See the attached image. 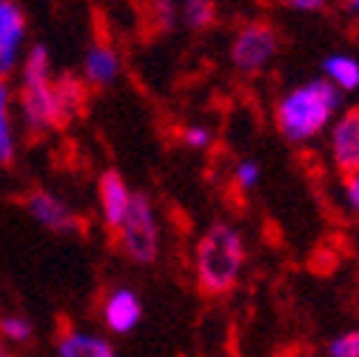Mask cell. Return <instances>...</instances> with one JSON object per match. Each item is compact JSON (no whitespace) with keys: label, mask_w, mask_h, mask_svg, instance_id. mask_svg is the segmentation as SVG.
<instances>
[{"label":"cell","mask_w":359,"mask_h":357,"mask_svg":"<svg viewBox=\"0 0 359 357\" xmlns=\"http://www.w3.org/2000/svg\"><path fill=\"white\" fill-rule=\"evenodd\" d=\"M339 89L323 80H308L283 95L277 103V126L283 138L291 143H308L328 126H334V115L339 109Z\"/></svg>","instance_id":"obj_1"},{"label":"cell","mask_w":359,"mask_h":357,"mask_svg":"<svg viewBox=\"0 0 359 357\" xmlns=\"http://www.w3.org/2000/svg\"><path fill=\"white\" fill-rule=\"evenodd\" d=\"M245 263V240L229 223H211L194 246L197 283L205 294H226L237 286Z\"/></svg>","instance_id":"obj_2"},{"label":"cell","mask_w":359,"mask_h":357,"mask_svg":"<svg viewBox=\"0 0 359 357\" xmlns=\"http://www.w3.org/2000/svg\"><path fill=\"white\" fill-rule=\"evenodd\" d=\"M20 115H23V123L29 126V131H34V135L69 123L60 103H57L55 77H52V58H49V49L43 46V43H34L23 58Z\"/></svg>","instance_id":"obj_3"},{"label":"cell","mask_w":359,"mask_h":357,"mask_svg":"<svg viewBox=\"0 0 359 357\" xmlns=\"http://www.w3.org/2000/svg\"><path fill=\"white\" fill-rule=\"evenodd\" d=\"M117 246L131 263H140V266H149L160 257V226H157L151 200L140 192H134L131 209L123 220V226L117 229Z\"/></svg>","instance_id":"obj_4"},{"label":"cell","mask_w":359,"mask_h":357,"mask_svg":"<svg viewBox=\"0 0 359 357\" xmlns=\"http://www.w3.org/2000/svg\"><path fill=\"white\" fill-rule=\"evenodd\" d=\"M277 52H280V34L271 23H265V20L245 23L237 32L234 43H231V60L245 74L262 72L277 58Z\"/></svg>","instance_id":"obj_5"},{"label":"cell","mask_w":359,"mask_h":357,"mask_svg":"<svg viewBox=\"0 0 359 357\" xmlns=\"http://www.w3.org/2000/svg\"><path fill=\"white\" fill-rule=\"evenodd\" d=\"M26 40V15L12 0H0V83L18 66V55Z\"/></svg>","instance_id":"obj_6"},{"label":"cell","mask_w":359,"mask_h":357,"mask_svg":"<svg viewBox=\"0 0 359 357\" xmlns=\"http://www.w3.org/2000/svg\"><path fill=\"white\" fill-rule=\"evenodd\" d=\"M331 157L334 166L351 177L359 174V109L345 112L331 126Z\"/></svg>","instance_id":"obj_7"},{"label":"cell","mask_w":359,"mask_h":357,"mask_svg":"<svg viewBox=\"0 0 359 357\" xmlns=\"http://www.w3.org/2000/svg\"><path fill=\"white\" fill-rule=\"evenodd\" d=\"M26 209H29V214L40 223V226H46V229H52V232L69 235V232H77V229H80V217H77L57 195H52V192H46V189L29 192Z\"/></svg>","instance_id":"obj_8"},{"label":"cell","mask_w":359,"mask_h":357,"mask_svg":"<svg viewBox=\"0 0 359 357\" xmlns=\"http://www.w3.org/2000/svg\"><path fill=\"white\" fill-rule=\"evenodd\" d=\"M143 320V303L134 289H114L109 292V297L103 300V323L114 332V335H128L131 329H137Z\"/></svg>","instance_id":"obj_9"},{"label":"cell","mask_w":359,"mask_h":357,"mask_svg":"<svg viewBox=\"0 0 359 357\" xmlns=\"http://www.w3.org/2000/svg\"><path fill=\"white\" fill-rule=\"evenodd\" d=\"M97 195H100V212H103V220L111 232H117L123 226V220L131 209V197L134 192L128 189V183L123 181V174L109 169L100 174V186H97Z\"/></svg>","instance_id":"obj_10"},{"label":"cell","mask_w":359,"mask_h":357,"mask_svg":"<svg viewBox=\"0 0 359 357\" xmlns=\"http://www.w3.org/2000/svg\"><path fill=\"white\" fill-rule=\"evenodd\" d=\"M83 74L95 86H111L120 74V55L109 43H92L83 58Z\"/></svg>","instance_id":"obj_11"},{"label":"cell","mask_w":359,"mask_h":357,"mask_svg":"<svg viewBox=\"0 0 359 357\" xmlns=\"http://www.w3.org/2000/svg\"><path fill=\"white\" fill-rule=\"evenodd\" d=\"M57 357H117L114 346L92 332H77L69 329L57 340Z\"/></svg>","instance_id":"obj_12"},{"label":"cell","mask_w":359,"mask_h":357,"mask_svg":"<svg viewBox=\"0 0 359 357\" xmlns=\"http://www.w3.org/2000/svg\"><path fill=\"white\" fill-rule=\"evenodd\" d=\"M325 80L337 86L339 92H356L359 89V60L351 55H328L323 60Z\"/></svg>","instance_id":"obj_13"},{"label":"cell","mask_w":359,"mask_h":357,"mask_svg":"<svg viewBox=\"0 0 359 357\" xmlns=\"http://www.w3.org/2000/svg\"><path fill=\"white\" fill-rule=\"evenodd\" d=\"M15 160V129H12V89L0 83V166Z\"/></svg>","instance_id":"obj_14"},{"label":"cell","mask_w":359,"mask_h":357,"mask_svg":"<svg viewBox=\"0 0 359 357\" xmlns=\"http://www.w3.org/2000/svg\"><path fill=\"white\" fill-rule=\"evenodd\" d=\"M55 92H57V103H60L66 120H69L72 115H77V112L83 109V103H86V89H83V83H80L77 77H72V74H60V77L55 80Z\"/></svg>","instance_id":"obj_15"},{"label":"cell","mask_w":359,"mask_h":357,"mask_svg":"<svg viewBox=\"0 0 359 357\" xmlns=\"http://www.w3.org/2000/svg\"><path fill=\"white\" fill-rule=\"evenodd\" d=\"M180 12H183V23L194 32L205 29L211 20H214V6L211 4H200V0H189V4L180 6Z\"/></svg>","instance_id":"obj_16"},{"label":"cell","mask_w":359,"mask_h":357,"mask_svg":"<svg viewBox=\"0 0 359 357\" xmlns=\"http://www.w3.org/2000/svg\"><path fill=\"white\" fill-rule=\"evenodd\" d=\"M34 335V326L23 315H6L0 320V337H6L12 343H29Z\"/></svg>","instance_id":"obj_17"},{"label":"cell","mask_w":359,"mask_h":357,"mask_svg":"<svg viewBox=\"0 0 359 357\" xmlns=\"http://www.w3.org/2000/svg\"><path fill=\"white\" fill-rule=\"evenodd\" d=\"M328 357H359V329L342 332L328 343Z\"/></svg>","instance_id":"obj_18"},{"label":"cell","mask_w":359,"mask_h":357,"mask_svg":"<svg viewBox=\"0 0 359 357\" xmlns=\"http://www.w3.org/2000/svg\"><path fill=\"white\" fill-rule=\"evenodd\" d=\"M259 177H262V169H259L257 160H243V163H237V169H234V181H237V186L245 189V192H251V189L259 186Z\"/></svg>","instance_id":"obj_19"},{"label":"cell","mask_w":359,"mask_h":357,"mask_svg":"<svg viewBox=\"0 0 359 357\" xmlns=\"http://www.w3.org/2000/svg\"><path fill=\"white\" fill-rule=\"evenodd\" d=\"M183 143L189 149H205L211 143V131L205 126H189L183 129Z\"/></svg>","instance_id":"obj_20"},{"label":"cell","mask_w":359,"mask_h":357,"mask_svg":"<svg viewBox=\"0 0 359 357\" xmlns=\"http://www.w3.org/2000/svg\"><path fill=\"white\" fill-rule=\"evenodd\" d=\"M345 200H348V206L359 214V174L345 177Z\"/></svg>","instance_id":"obj_21"},{"label":"cell","mask_w":359,"mask_h":357,"mask_svg":"<svg viewBox=\"0 0 359 357\" xmlns=\"http://www.w3.org/2000/svg\"><path fill=\"white\" fill-rule=\"evenodd\" d=\"M325 4L323 0H291L288 4V9H294V12H320Z\"/></svg>","instance_id":"obj_22"},{"label":"cell","mask_w":359,"mask_h":357,"mask_svg":"<svg viewBox=\"0 0 359 357\" xmlns=\"http://www.w3.org/2000/svg\"><path fill=\"white\" fill-rule=\"evenodd\" d=\"M345 9L353 12V15H359V0H351V4H345Z\"/></svg>","instance_id":"obj_23"},{"label":"cell","mask_w":359,"mask_h":357,"mask_svg":"<svg viewBox=\"0 0 359 357\" xmlns=\"http://www.w3.org/2000/svg\"><path fill=\"white\" fill-rule=\"evenodd\" d=\"M0 357H9V354H6V349H4V343H0Z\"/></svg>","instance_id":"obj_24"}]
</instances>
